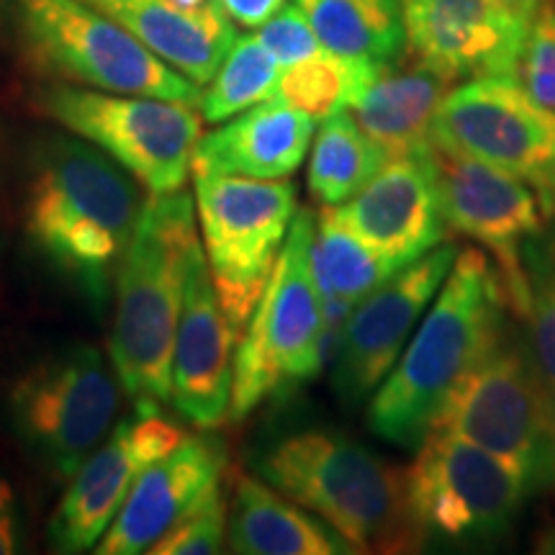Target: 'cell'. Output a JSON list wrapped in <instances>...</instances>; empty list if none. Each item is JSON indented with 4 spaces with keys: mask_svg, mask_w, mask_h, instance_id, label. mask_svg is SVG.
Masks as SVG:
<instances>
[{
    "mask_svg": "<svg viewBox=\"0 0 555 555\" xmlns=\"http://www.w3.org/2000/svg\"><path fill=\"white\" fill-rule=\"evenodd\" d=\"M517 82L538 103L555 111V0H543L517 65Z\"/></svg>",
    "mask_w": 555,
    "mask_h": 555,
    "instance_id": "obj_31",
    "label": "cell"
},
{
    "mask_svg": "<svg viewBox=\"0 0 555 555\" xmlns=\"http://www.w3.org/2000/svg\"><path fill=\"white\" fill-rule=\"evenodd\" d=\"M527 273V347L545 388L555 386V227L522 247Z\"/></svg>",
    "mask_w": 555,
    "mask_h": 555,
    "instance_id": "obj_29",
    "label": "cell"
},
{
    "mask_svg": "<svg viewBox=\"0 0 555 555\" xmlns=\"http://www.w3.org/2000/svg\"><path fill=\"white\" fill-rule=\"evenodd\" d=\"M437 147L463 152L530 183L555 176V111L509 75L455 82L435 119Z\"/></svg>",
    "mask_w": 555,
    "mask_h": 555,
    "instance_id": "obj_13",
    "label": "cell"
},
{
    "mask_svg": "<svg viewBox=\"0 0 555 555\" xmlns=\"http://www.w3.org/2000/svg\"><path fill=\"white\" fill-rule=\"evenodd\" d=\"M455 82L404 54L378 67L350 114L386 159L425 155L435 147V119Z\"/></svg>",
    "mask_w": 555,
    "mask_h": 555,
    "instance_id": "obj_22",
    "label": "cell"
},
{
    "mask_svg": "<svg viewBox=\"0 0 555 555\" xmlns=\"http://www.w3.org/2000/svg\"><path fill=\"white\" fill-rule=\"evenodd\" d=\"M406 52L453 82L515 78L525 37L494 0H401Z\"/></svg>",
    "mask_w": 555,
    "mask_h": 555,
    "instance_id": "obj_18",
    "label": "cell"
},
{
    "mask_svg": "<svg viewBox=\"0 0 555 555\" xmlns=\"http://www.w3.org/2000/svg\"><path fill=\"white\" fill-rule=\"evenodd\" d=\"M545 412H547V427H551V435L555 442V386L545 388Z\"/></svg>",
    "mask_w": 555,
    "mask_h": 555,
    "instance_id": "obj_37",
    "label": "cell"
},
{
    "mask_svg": "<svg viewBox=\"0 0 555 555\" xmlns=\"http://www.w3.org/2000/svg\"><path fill=\"white\" fill-rule=\"evenodd\" d=\"M18 502L13 486L0 478V555H11L21 547Z\"/></svg>",
    "mask_w": 555,
    "mask_h": 555,
    "instance_id": "obj_33",
    "label": "cell"
},
{
    "mask_svg": "<svg viewBox=\"0 0 555 555\" xmlns=\"http://www.w3.org/2000/svg\"><path fill=\"white\" fill-rule=\"evenodd\" d=\"M437 191L448 227L466 234L496 262L509 311L527 317L530 291L522 247L545 229V208L538 185L463 152L433 147Z\"/></svg>",
    "mask_w": 555,
    "mask_h": 555,
    "instance_id": "obj_12",
    "label": "cell"
},
{
    "mask_svg": "<svg viewBox=\"0 0 555 555\" xmlns=\"http://www.w3.org/2000/svg\"><path fill=\"white\" fill-rule=\"evenodd\" d=\"M494 3L499 5V11L509 18V24L527 39V31H530L543 0H494Z\"/></svg>",
    "mask_w": 555,
    "mask_h": 555,
    "instance_id": "obj_35",
    "label": "cell"
},
{
    "mask_svg": "<svg viewBox=\"0 0 555 555\" xmlns=\"http://www.w3.org/2000/svg\"><path fill=\"white\" fill-rule=\"evenodd\" d=\"M193 201L214 291L240 343L294 224L296 189L281 178L201 176Z\"/></svg>",
    "mask_w": 555,
    "mask_h": 555,
    "instance_id": "obj_10",
    "label": "cell"
},
{
    "mask_svg": "<svg viewBox=\"0 0 555 555\" xmlns=\"http://www.w3.org/2000/svg\"><path fill=\"white\" fill-rule=\"evenodd\" d=\"M281 65L270 54L258 34L234 39L232 50L221 62L217 75L201 93V114L208 124H224L242 111L258 106L273 95Z\"/></svg>",
    "mask_w": 555,
    "mask_h": 555,
    "instance_id": "obj_28",
    "label": "cell"
},
{
    "mask_svg": "<svg viewBox=\"0 0 555 555\" xmlns=\"http://www.w3.org/2000/svg\"><path fill=\"white\" fill-rule=\"evenodd\" d=\"M227 543L245 555H345L356 553L337 530L291 502L260 476L234 478L227 512Z\"/></svg>",
    "mask_w": 555,
    "mask_h": 555,
    "instance_id": "obj_23",
    "label": "cell"
},
{
    "mask_svg": "<svg viewBox=\"0 0 555 555\" xmlns=\"http://www.w3.org/2000/svg\"><path fill=\"white\" fill-rule=\"evenodd\" d=\"M455 255L457 249L442 242L356 304L332 373V386L343 404L356 406L384 384L453 268Z\"/></svg>",
    "mask_w": 555,
    "mask_h": 555,
    "instance_id": "obj_14",
    "label": "cell"
},
{
    "mask_svg": "<svg viewBox=\"0 0 555 555\" xmlns=\"http://www.w3.org/2000/svg\"><path fill=\"white\" fill-rule=\"evenodd\" d=\"M229 18L245 29H260L266 21L286 5V0H221Z\"/></svg>",
    "mask_w": 555,
    "mask_h": 555,
    "instance_id": "obj_34",
    "label": "cell"
},
{
    "mask_svg": "<svg viewBox=\"0 0 555 555\" xmlns=\"http://www.w3.org/2000/svg\"><path fill=\"white\" fill-rule=\"evenodd\" d=\"M538 193H540V201H543L545 217L553 219L555 217V176L543 180V183H538Z\"/></svg>",
    "mask_w": 555,
    "mask_h": 555,
    "instance_id": "obj_36",
    "label": "cell"
},
{
    "mask_svg": "<svg viewBox=\"0 0 555 555\" xmlns=\"http://www.w3.org/2000/svg\"><path fill=\"white\" fill-rule=\"evenodd\" d=\"M180 5H189V9H196V5H204L206 0H178Z\"/></svg>",
    "mask_w": 555,
    "mask_h": 555,
    "instance_id": "obj_38",
    "label": "cell"
},
{
    "mask_svg": "<svg viewBox=\"0 0 555 555\" xmlns=\"http://www.w3.org/2000/svg\"><path fill=\"white\" fill-rule=\"evenodd\" d=\"M332 208L397 268L442 245L450 229L437 191L433 150L388 159L358 196Z\"/></svg>",
    "mask_w": 555,
    "mask_h": 555,
    "instance_id": "obj_17",
    "label": "cell"
},
{
    "mask_svg": "<svg viewBox=\"0 0 555 555\" xmlns=\"http://www.w3.org/2000/svg\"><path fill=\"white\" fill-rule=\"evenodd\" d=\"M34 106L44 119L106 152L152 196L183 191L204 134L198 111L185 103L60 80L39 88Z\"/></svg>",
    "mask_w": 555,
    "mask_h": 555,
    "instance_id": "obj_9",
    "label": "cell"
},
{
    "mask_svg": "<svg viewBox=\"0 0 555 555\" xmlns=\"http://www.w3.org/2000/svg\"><path fill=\"white\" fill-rule=\"evenodd\" d=\"M378 67V62L343 57L324 50L283 69L270 99L301 111L314 121H324L339 111H350L376 78Z\"/></svg>",
    "mask_w": 555,
    "mask_h": 555,
    "instance_id": "obj_27",
    "label": "cell"
},
{
    "mask_svg": "<svg viewBox=\"0 0 555 555\" xmlns=\"http://www.w3.org/2000/svg\"><path fill=\"white\" fill-rule=\"evenodd\" d=\"M314 119L286 103L268 99L224 121V127L201 134L191 157L193 178L245 176L278 180L301 168Z\"/></svg>",
    "mask_w": 555,
    "mask_h": 555,
    "instance_id": "obj_20",
    "label": "cell"
},
{
    "mask_svg": "<svg viewBox=\"0 0 555 555\" xmlns=\"http://www.w3.org/2000/svg\"><path fill=\"white\" fill-rule=\"evenodd\" d=\"M142 185L75 134L34 139L26 157L24 232L37 258L95 311L108 307L121 258L142 217Z\"/></svg>",
    "mask_w": 555,
    "mask_h": 555,
    "instance_id": "obj_1",
    "label": "cell"
},
{
    "mask_svg": "<svg viewBox=\"0 0 555 555\" xmlns=\"http://www.w3.org/2000/svg\"><path fill=\"white\" fill-rule=\"evenodd\" d=\"M404 476L409 509L425 540L502 538L532 494L502 457L446 429H429Z\"/></svg>",
    "mask_w": 555,
    "mask_h": 555,
    "instance_id": "obj_11",
    "label": "cell"
},
{
    "mask_svg": "<svg viewBox=\"0 0 555 555\" xmlns=\"http://www.w3.org/2000/svg\"><path fill=\"white\" fill-rule=\"evenodd\" d=\"M227 470V448L214 435H185L178 448L157 457L131 486L127 502L116 512L106 535L99 540L101 555L150 553L185 512L221 486Z\"/></svg>",
    "mask_w": 555,
    "mask_h": 555,
    "instance_id": "obj_19",
    "label": "cell"
},
{
    "mask_svg": "<svg viewBox=\"0 0 555 555\" xmlns=\"http://www.w3.org/2000/svg\"><path fill=\"white\" fill-rule=\"evenodd\" d=\"M196 232V201L185 191L144 201L116 273L108 358L137 409L159 412L172 399V350Z\"/></svg>",
    "mask_w": 555,
    "mask_h": 555,
    "instance_id": "obj_3",
    "label": "cell"
},
{
    "mask_svg": "<svg viewBox=\"0 0 555 555\" xmlns=\"http://www.w3.org/2000/svg\"><path fill=\"white\" fill-rule=\"evenodd\" d=\"M433 429L466 437L502 457L525 478L530 491L555 483L545 384L530 347L506 322L450 391Z\"/></svg>",
    "mask_w": 555,
    "mask_h": 555,
    "instance_id": "obj_8",
    "label": "cell"
},
{
    "mask_svg": "<svg viewBox=\"0 0 555 555\" xmlns=\"http://www.w3.org/2000/svg\"><path fill=\"white\" fill-rule=\"evenodd\" d=\"M314 217L298 208L270 275L234 350L229 420L242 422L262 401L307 384L337 358L343 330L324 327L322 301L311 273Z\"/></svg>",
    "mask_w": 555,
    "mask_h": 555,
    "instance_id": "obj_5",
    "label": "cell"
},
{
    "mask_svg": "<svg viewBox=\"0 0 555 555\" xmlns=\"http://www.w3.org/2000/svg\"><path fill=\"white\" fill-rule=\"evenodd\" d=\"M258 39L262 41V47L273 54L281 67L298 65V62L324 52L317 31L311 29L309 18L304 16V11L298 9L296 3L283 5L281 11L273 13V16L260 26Z\"/></svg>",
    "mask_w": 555,
    "mask_h": 555,
    "instance_id": "obj_32",
    "label": "cell"
},
{
    "mask_svg": "<svg viewBox=\"0 0 555 555\" xmlns=\"http://www.w3.org/2000/svg\"><path fill=\"white\" fill-rule=\"evenodd\" d=\"M24 57L44 78L201 106V86L82 0H16Z\"/></svg>",
    "mask_w": 555,
    "mask_h": 555,
    "instance_id": "obj_6",
    "label": "cell"
},
{
    "mask_svg": "<svg viewBox=\"0 0 555 555\" xmlns=\"http://www.w3.org/2000/svg\"><path fill=\"white\" fill-rule=\"evenodd\" d=\"M509 301L481 247L455 255L414 335L367 404V427L393 448L416 450L463 373L504 327Z\"/></svg>",
    "mask_w": 555,
    "mask_h": 555,
    "instance_id": "obj_2",
    "label": "cell"
},
{
    "mask_svg": "<svg viewBox=\"0 0 555 555\" xmlns=\"http://www.w3.org/2000/svg\"><path fill=\"white\" fill-rule=\"evenodd\" d=\"M114 18L178 73L206 86L232 50L237 31L221 0L189 9L178 0H82Z\"/></svg>",
    "mask_w": 555,
    "mask_h": 555,
    "instance_id": "obj_21",
    "label": "cell"
},
{
    "mask_svg": "<svg viewBox=\"0 0 555 555\" xmlns=\"http://www.w3.org/2000/svg\"><path fill=\"white\" fill-rule=\"evenodd\" d=\"M121 391L114 363L101 347L65 345L13 380L11 427L41 468L69 481L116 425Z\"/></svg>",
    "mask_w": 555,
    "mask_h": 555,
    "instance_id": "obj_7",
    "label": "cell"
},
{
    "mask_svg": "<svg viewBox=\"0 0 555 555\" xmlns=\"http://www.w3.org/2000/svg\"><path fill=\"white\" fill-rule=\"evenodd\" d=\"M388 159L363 134L350 111L322 121L311 139L307 185L319 206H339L371 183Z\"/></svg>",
    "mask_w": 555,
    "mask_h": 555,
    "instance_id": "obj_26",
    "label": "cell"
},
{
    "mask_svg": "<svg viewBox=\"0 0 555 555\" xmlns=\"http://www.w3.org/2000/svg\"><path fill=\"white\" fill-rule=\"evenodd\" d=\"M227 504L221 486L204 502L185 512L176 525L150 547V555H214L227 538Z\"/></svg>",
    "mask_w": 555,
    "mask_h": 555,
    "instance_id": "obj_30",
    "label": "cell"
},
{
    "mask_svg": "<svg viewBox=\"0 0 555 555\" xmlns=\"http://www.w3.org/2000/svg\"><path fill=\"white\" fill-rule=\"evenodd\" d=\"M255 474L324 519L356 553H409L425 543L406 502L404 468L337 429L281 437L255 461Z\"/></svg>",
    "mask_w": 555,
    "mask_h": 555,
    "instance_id": "obj_4",
    "label": "cell"
},
{
    "mask_svg": "<svg viewBox=\"0 0 555 555\" xmlns=\"http://www.w3.org/2000/svg\"><path fill=\"white\" fill-rule=\"evenodd\" d=\"M397 270L401 268L360 240L337 217L335 208L322 206L311 234V273L319 298H335L356 307Z\"/></svg>",
    "mask_w": 555,
    "mask_h": 555,
    "instance_id": "obj_25",
    "label": "cell"
},
{
    "mask_svg": "<svg viewBox=\"0 0 555 555\" xmlns=\"http://www.w3.org/2000/svg\"><path fill=\"white\" fill-rule=\"evenodd\" d=\"M237 335L227 322L214 291L204 245L191 255L172 350L176 412L198 429H217L229 420Z\"/></svg>",
    "mask_w": 555,
    "mask_h": 555,
    "instance_id": "obj_16",
    "label": "cell"
},
{
    "mask_svg": "<svg viewBox=\"0 0 555 555\" xmlns=\"http://www.w3.org/2000/svg\"><path fill=\"white\" fill-rule=\"evenodd\" d=\"M185 435L183 427L159 416L155 409H137L134 416L116 422L106 440L67 481L47 530L52 551H95L142 470L178 448Z\"/></svg>",
    "mask_w": 555,
    "mask_h": 555,
    "instance_id": "obj_15",
    "label": "cell"
},
{
    "mask_svg": "<svg viewBox=\"0 0 555 555\" xmlns=\"http://www.w3.org/2000/svg\"><path fill=\"white\" fill-rule=\"evenodd\" d=\"M324 50L378 65L406 54L401 0H294Z\"/></svg>",
    "mask_w": 555,
    "mask_h": 555,
    "instance_id": "obj_24",
    "label": "cell"
}]
</instances>
